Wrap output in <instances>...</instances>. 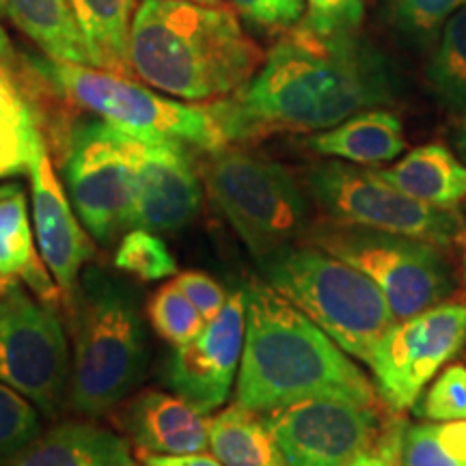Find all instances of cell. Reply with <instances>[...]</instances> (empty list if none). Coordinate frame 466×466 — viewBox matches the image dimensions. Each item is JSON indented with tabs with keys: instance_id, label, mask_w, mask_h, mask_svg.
I'll return each instance as SVG.
<instances>
[{
	"instance_id": "6da1fadb",
	"label": "cell",
	"mask_w": 466,
	"mask_h": 466,
	"mask_svg": "<svg viewBox=\"0 0 466 466\" xmlns=\"http://www.w3.org/2000/svg\"><path fill=\"white\" fill-rule=\"evenodd\" d=\"M393 63L357 33L324 35L299 25L272 46L258 74L208 104L227 145L281 132H322L360 110L391 104Z\"/></svg>"
},
{
	"instance_id": "30bf717a",
	"label": "cell",
	"mask_w": 466,
	"mask_h": 466,
	"mask_svg": "<svg viewBox=\"0 0 466 466\" xmlns=\"http://www.w3.org/2000/svg\"><path fill=\"white\" fill-rule=\"evenodd\" d=\"M69 201L93 240L113 244L134 229V171L126 134L100 119L78 121L66 151Z\"/></svg>"
},
{
	"instance_id": "e575fe53",
	"label": "cell",
	"mask_w": 466,
	"mask_h": 466,
	"mask_svg": "<svg viewBox=\"0 0 466 466\" xmlns=\"http://www.w3.org/2000/svg\"><path fill=\"white\" fill-rule=\"evenodd\" d=\"M175 283H177V288L192 300V305L206 316L208 322L223 311L225 302L229 299V294H227L223 285H220L217 279L206 275V272H182V275L175 279Z\"/></svg>"
},
{
	"instance_id": "ffe728a7",
	"label": "cell",
	"mask_w": 466,
	"mask_h": 466,
	"mask_svg": "<svg viewBox=\"0 0 466 466\" xmlns=\"http://www.w3.org/2000/svg\"><path fill=\"white\" fill-rule=\"evenodd\" d=\"M307 147L326 158L352 165H382L395 160L406 149V137L398 115L367 108L335 127L311 134Z\"/></svg>"
},
{
	"instance_id": "9c48e42d",
	"label": "cell",
	"mask_w": 466,
	"mask_h": 466,
	"mask_svg": "<svg viewBox=\"0 0 466 466\" xmlns=\"http://www.w3.org/2000/svg\"><path fill=\"white\" fill-rule=\"evenodd\" d=\"M309 190L333 223L400 233L445 247L466 233L456 208H434L412 199L378 171L330 160L313 167Z\"/></svg>"
},
{
	"instance_id": "484cf974",
	"label": "cell",
	"mask_w": 466,
	"mask_h": 466,
	"mask_svg": "<svg viewBox=\"0 0 466 466\" xmlns=\"http://www.w3.org/2000/svg\"><path fill=\"white\" fill-rule=\"evenodd\" d=\"M425 78L442 108L466 116V7L456 11L441 28Z\"/></svg>"
},
{
	"instance_id": "d590c367",
	"label": "cell",
	"mask_w": 466,
	"mask_h": 466,
	"mask_svg": "<svg viewBox=\"0 0 466 466\" xmlns=\"http://www.w3.org/2000/svg\"><path fill=\"white\" fill-rule=\"evenodd\" d=\"M408 425L401 421L393 423L380 439H376L374 445L363 453H359L348 466H400L401 439H404Z\"/></svg>"
},
{
	"instance_id": "60d3db41",
	"label": "cell",
	"mask_w": 466,
	"mask_h": 466,
	"mask_svg": "<svg viewBox=\"0 0 466 466\" xmlns=\"http://www.w3.org/2000/svg\"><path fill=\"white\" fill-rule=\"evenodd\" d=\"M460 244H462V248H464V277H466V233H464V236L462 238H460V240H458Z\"/></svg>"
},
{
	"instance_id": "44dd1931",
	"label": "cell",
	"mask_w": 466,
	"mask_h": 466,
	"mask_svg": "<svg viewBox=\"0 0 466 466\" xmlns=\"http://www.w3.org/2000/svg\"><path fill=\"white\" fill-rule=\"evenodd\" d=\"M412 199L434 208H456L466 199V165L442 145H423L398 165L378 171Z\"/></svg>"
},
{
	"instance_id": "ab89813d",
	"label": "cell",
	"mask_w": 466,
	"mask_h": 466,
	"mask_svg": "<svg viewBox=\"0 0 466 466\" xmlns=\"http://www.w3.org/2000/svg\"><path fill=\"white\" fill-rule=\"evenodd\" d=\"M5 186H7V184H3V186H0V195H3ZM9 285H11V283H5V281H3V279H0V294H3V291H5V289H7V288H9Z\"/></svg>"
},
{
	"instance_id": "ac0fdd59",
	"label": "cell",
	"mask_w": 466,
	"mask_h": 466,
	"mask_svg": "<svg viewBox=\"0 0 466 466\" xmlns=\"http://www.w3.org/2000/svg\"><path fill=\"white\" fill-rule=\"evenodd\" d=\"M3 466H137L130 442L93 423H61Z\"/></svg>"
},
{
	"instance_id": "1f68e13d",
	"label": "cell",
	"mask_w": 466,
	"mask_h": 466,
	"mask_svg": "<svg viewBox=\"0 0 466 466\" xmlns=\"http://www.w3.org/2000/svg\"><path fill=\"white\" fill-rule=\"evenodd\" d=\"M417 417L430 421H464L466 419V367L451 365L436 378L430 391L412 406Z\"/></svg>"
},
{
	"instance_id": "7c38bea8",
	"label": "cell",
	"mask_w": 466,
	"mask_h": 466,
	"mask_svg": "<svg viewBox=\"0 0 466 466\" xmlns=\"http://www.w3.org/2000/svg\"><path fill=\"white\" fill-rule=\"evenodd\" d=\"M466 341V305H436L398 319L371 350L367 365L376 391L395 412L417 404L436 371L456 357Z\"/></svg>"
},
{
	"instance_id": "8992f818",
	"label": "cell",
	"mask_w": 466,
	"mask_h": 466,
	"mask_svg": "<svg viewBox=\"0 0 466 466\" xmlns=\"http://www.w3.org/2000/svg\"><path fill=\"white\" fill-rule=\"evenodd\" d=\"M201 177L209 199L258 259L291 244L305 229V195L277 160L225 145L209 151Z\"/></svg>"
},
{
	"instance_id": "d4e9b609",
	"label": "cell",
	"mask_w": 466,
	"mask_h": 466,
	"mask_svg": "<svg viewBox=\"0 0 466 466\" xmlns=\"http://www.w3.org/2000/svg\"><path fill=\"white\" fill-rule=\"evenodd\" d=\"M93 67L130 76V33L137 0H69Z\"/></svg>"
},
{
	"instance_id": "f1b7e54d",
	"label": "cell",
	"mask_w": 466,
	"mask_h": 466,
	"mask_svg": "<svg viewBox=\"0 0 466 466\" xmlns=\"http://www.w3.org/2000/svg\"><path fill=\"white\" fill-rule=\"evenodd\" d=\"M115 268L138 281H160L177 272V261L158 233L147 229H130L121 238L115 253Z\"/></svg>"
},
{
	"instance_id": "b9f144b4",
	"label": "cell",
	"mask_w": 466,
	"mask_h": 466,
	"mask_svg": "<svg viewBox=\"0 0 466 466\" xmlns=\"http://www.w3.org/2000/svg\"><path fill=\"white\" fill-rule=\"evenodd\" d=\"M5 15V9H3V0H0V17Z\"/></svg>"
},
{
	"instance_id": "836d02e7",
	"label": "cell",
	"mask_w": 466,
	"mask_h": 466,
	"mask_svg": "<svg viewBox=\"0 0 466 466\" xmlns=\"http://www.w3.org/2000/svg\"><path fill=\"white\" fill-rule=\"evenodd\" d=\"M225 3L250 25L275 33L299 26L307 9V0H225Z\"/></svg>"
},
{
	"instance_id": "2e32d148",
	"label": "cell",
	"mask_w": 466,
	"mask_h": 466,
	"mask_svg": "<svg viewBox=\"0 0 466 466\" xmlns=\"http://www.w3.org/2000/svg\"><path fill=\"white\" fill-rule=\"evenodd\" d=\"M28 177L39 253L69 300L83 275V266L93 258L96 247L89 238L91 233H86L76 218V209L58 182L44 137L35 145Z\"/></svg>"
},
{
	"instance_id": "4316f807",
	"label": "cell",
	"mask_w": 466,
	"mask_h": 466,
	"mask_svg": "<svg viewBox=\"0 0 466 466\" xmlns=\"http://www.w3.org/2000/svg\"><path fill=\"white\" fill-rule=\"evenodd\" d=\"M400 466H466V419L408 425Z\"/></svg>"
},
{
	"instance_id": "277c9868",
	"label": "cell",
	"mask_w": 466,
	"mask_h": 466,
	"mask_svg": "<svg viewBox=\"0 0 466 466\" xmlns=\"http://www.w3.org/2000/svg\"><path fill=\"white\" fill-rule=\"evenodd\" d=\"M72 406L100 417L124 401L145 371V322L132 288L86 268L72 299Z\"/></svg>"
},
{
	"instance_id": "52a82bcc",
	"label": "cell",
	"mask_w": 466,
	"mask_h": 466,
	"mask_svg": "<svg viewBox=\"0 0 466 466\" xmlns=\"http://www.w3.org/2000/svg\"><path fill=\"white\" fill-rule=\"evenodd\" d=\"M44 74L69 102L130 137L177 141L208 154L227 145L208 104L192 106L143 86L130 76L91 66L48 61Z\"/></svg>"
},
{
	"instance_id": "e0dca14e",
	"label": "cell",
	"mask_w": 466,
	"mask_h": 466,
	"mask_svg": "<svg viewBox=\"0 0 466 466\" xmlns=\"http://www.w3.org/2000/svg\"><path fill=\"white\" fill-rule=\"evenodd\" d=\"M138 451L156 456H188L209 450V415L179 395L145 391L121 417Z\"/></svg>"
},
{
	"instance_id": "8fae6325",
	"label": "cell",
	"mask_w": 466,
	"mask_h": 466,
	"mask_svg": "<svg viewBox=\"0 0 466 466\" xmlns=\"http://www.w3.org/2000/svg\"><path fill=\"white\" fill-rule=\"evenodd\" d=\"M0 380L26 395L46 415L61 408L72 384L61 319L14 281L0 294Z\"/></svg>"
},
{
	"instance_id": "74e56055",
	"label": "cell",
	"mask_w": 466,
	"mask_h": 466,
	"mask_svg": "<svg viewBox=\"0 0 466 466\" xmlns=\"http://www.w3.org/2000/svg\"><path fill=\"white\" fill-rule=\"evenodd\" d=\"M458 149H460V154H462V158L466 160V116H464V124H462V127H460V132H458Z\"/></svg>"
},
{
	"instance_id": "f546056e",
	"label": "cell",
	"mask_w": 466,
	"mask_h": 466,
	"mask_svg": "<svg viewBox=\"0 0 466 466\" xmlns=\"http://www.w3.org/2000/svg\"><path fill=\"white\" fill-rule=\"evenodd\" d=\"M466 7V0H391L389 20L415 46H432L450 17Z\"/></svg>"
},
{
	"instance_id": "4dcf8cb0",
	"label": "cell",
	"mask_w": 466,
	"mask_h": 466,
	"mask_svg": "<svg viewBox=\"0 0 466 466\" xmlns=\"http://www.w3.org/2000/svg\"><path fill=\"white\" fill-rule=\"evenodd\" d=\"M42 434L37 406L0 380V464L9 462Z\"/></svg>"
},
{
	"instance_id": "ba28073f",
	"label": "cell",
	"mask_w": 466,
	"mask_h": 466,
	"mask_svg": "<svg viewBox=\"0 0 466 466\" xmlns=\"http://www.w3.org/2000/svg\"><path fill=\"white\" fill-rule=\"evenodd\" d=\"M309 244L370 277L382 289L395 319L441 305L456 288L450 266L432 242L330 220L309 233Z\"/></svg>"
},
{
	"instance_id": "f35d334b",
	"label": "cell",
	"mask_w": 466,
	"mask_h": 466,
	"mask_svg": "<svg viewBox=\"0 0 466 466\" xmlns=\"http://www.w3.org/2000/svg\"><path fill=\"white\" fill-rule=\"evenodd\" d=\"M182 3H192V5H206V7H225V0H182Z\"/></svg>"
},
{
	"instance_id": "8d00e7d4",
	"label": "cell",
	"mask_w": 466,
	"mask_h": 466,
	"mask_svg": "<svg viewBox=\"0 0 466 466\" xmlns=\"http://www.w3.org/2000/svg\"><path fill=\"white\" fill-rule=\"evenodd\" d=\"M141 466H225L218 458L208 453H188V456H156V453H138Z\"/></svg>"
},
{
	"instance_id": "83f0119b",
	"label": "cell",
	"mask_w": 466,
	"mask_h": 466,
	"mask_svg": "<svg viewBox=\"0 0 466 466\" xmlns=\"http://www.w3.org/2000/svg\"><path fill=\"white\" fill-rule=\"evenodd\" d=\"M151 329L173 348L197 339L209 324L206 316L192 305V300L177 288V283H167L151 296L147 305Z\"/></svg>"
},
{
	"instance_id": "4fadbf2b",
	"label": "cell",
	"mask_w": 466,
	"mask_h": 466,
	"mask_svg": "<svg viewBox=\"0 0 466 466\" xmlns=\"http://www.w3.org/2000/svg\"><path fill=\"white\" fill-rule=\"evenodd\" d=\"M288 466H348L378 439L376 406L307 398L261 412Z\"/></svg>"
},
{
	"instance_id": "9a60e30c",
	"label": "cell",
	"mask_w": 466,
	"mask_h": 466,
	"mask_svg": "<svg viewBox=\"0 0 466 466\" xmlns=\"http://www.w3.org/2000/svg\"><path fill=\"white\" fill-rule=\"evenodd\" d=\"M244 337L247 302L244 289H236L229 291L223 311L209 319L197 339L173 350L165 363L167 387L201 412L212 415L229 398L233 378L240 370Z\"/></svg>"
},
{
	"instance_id": "d6986e66",
	"label": "cell",
	"mask_w": 466,
	"mask_h": 466,
	"mask_svg": "<svg viewBox=\"0 0 466 466\" xmlns=\"http://www.w3.org/2000/svg\"><path fill=\"white\" fill-rule=\"evenodd\" d=\"M33 231L25 190L20 184H7L0 195V279L26 283L39 300L55 305L63 291L46 270Z\"/></svg>"
},
{
	"instance_id": "603a6c76",
	"label": "cell",
	"mask_w": 466,
	"mask_h": 466,
	"mask_svg": "<svg viewBox=\"0 0 466 466\" xmlns=\"http://www.w3.org/2000/svg\"><path fill=\"white\" fill-rule=\"evenodd\" d=\"M42 137L37 115L20 83L14 48L0 26V160L9 177L28 173L35 145Z\"/></svg>"
},
{
	"instance_id": "d6a6232c",
	"label": "cell",
	"mask_w": 466,
	"mask_h": 466,
	"mask_svg": "<svg viewBox=\"0 0 466 466\" xmlns=\"http://www.w3.org/2000/svg\"><path fill=\"white\" fill-rule=\"evenodd\" d=\"M363 15V0H307V14L300 25L324 35L357 33Z\"/></svg>"
},
{
	"instance_id": "7402d4cb",
	"label": "cell",
	"mask_w": 466,
	"mask_h": 466,
	"mask_svg": "<svg viewBox=\"0 0 466 466\" xmlns=\"http://www.w3.org/2000/svg\"><path fill=\"white\" fill-rule=\"evenodd\" d=\"M5 15L50 61L91 66L85 35L69 0H3Z\"/></svg>"
},
{
	"instance_id": "3957f363",
	"label": "cell",
	"mask_w": 466,
	"mask_h": 466,
	"mask_svg": "<svg viewBox=\"0 0 466 466\" xmlns=\"http://www.w3.org/2000/svg\"><path fill=\"white\" fill-rule=\"evenodd\" d=\"M130 72L184 102L212 104L240 91L264 63L229 5L143 0L130 33Z\"/></svg>"
},
{
	"instance_id": "5b68a950",
	"label": "cell",
	"mask_w": 466,
	"mask_h": 466,
	"mask_svg": "<svg viewBox=\"0 0 466 466\" xmlns=\"http://www.w3.org/2000/svg\"><path fill=\"white\" fill-rule=\"evenodd\" d=\"M259 268L268 285L363 363L398 322L382 289L370 277L313 244H285L259 259Z\"/></svg>"
},
{
	"instance_id": "5bb4252c",
	"label": "cell",
	"mask_w": 466,
	"mask_h": 466,
	"mask_svg": "<svg viewBox=\"0 0 466 466\" xmlns=\"http://www.w3.org/2000/svg\"><path fill=\"white\" fill-rule=\"evenodd\" d=\"M126 149L134 171V229L173 233L188 225L203 201L188 145L126 134Z\"/></svg>"
},
{
	"instance_id": "7a4b0ae2",
	"label": "cell",
	"mask_w": 466,
	"mask_h": 466,
	"mask_svg": "<svg viewBox=\"0 0 466 466\" xmlns=\"http://www.w3.org/2000/svg\"><path fill=\"white\" fill-rule=\"evenodd\" d=\"M247 337L238 371V404L255 412L307 398H346L378 406V391L311 318L261 279L244 288Z\"/></svg>"
},
{
	"instance_id": "cb8c5ba5",
	"label": "cell",
	"mask_w": 466,
	"mask_h": 466,
	"mask_svg": "<svg viewBox=\"0 0 466 466\" xmlns=\"http://www.w3.org/2000/svg\"><path fill=\"white\" fill-rule=\"evenodd\" d=\"M209 451L225 466H288L264 415L238 401L209 417Z\"/></svg>"
}]
</instances>
